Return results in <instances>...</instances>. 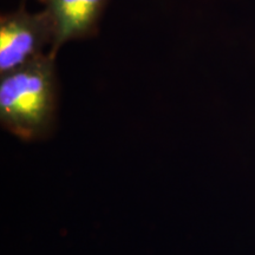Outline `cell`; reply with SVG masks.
Instances as JSON below:
<instances>
[{
  "label": "cell",
  "instance_id": "6da1fadb",
  "mask_svg": "<svg viewBox=\"0 0 255 255\" xmlns=\"http://www.w3.org/2000/svg\"><path fill=\"white\" fill-rule=\"evenodd\" d=\"M57 107L56 57L49 52L0 76V122L18 138H46L55 128Z\"/></svg>",
  "mask_w": 255,
  "mask_h": 255
},
{
  "label": "cell",
  "instance_id": "7a4b0ae2",
  "mask_svg": "<svg viewBox=\"0 0 255 255\" xmlns=\"http://www.w3.org/2000/svg\"><path fill=\"white\" fill-rule=\"evenodd\" d=\"M53 32L47 13L25 7L0 17V76L14 71L45 55L52 45Z\"/></svg>",
  "mask_w": 255,
  "mask_h": 255
},
{
  "label": "cell",
  "instance_id": "3957f363",
  "mask_svg": "<svg viewBox=\"0 0 255 255\" xmlns=\"http://www.w3.org/2000/svg\"><path fill=\"white\" fill-rule=\"evenodd\" d=\"M110 0H43L53 32L50 55L57 56L66 43L94 37Z\"/></svg>",
  "mask_w": 255,
  "mask_h": 255
}]
</instances>
